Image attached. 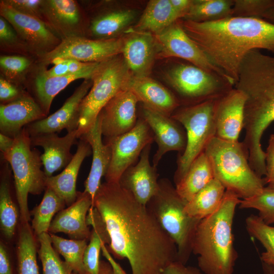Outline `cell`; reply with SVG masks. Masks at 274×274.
<instances>
[{"label":"cell","mask_w":274,"mask_h":274,"mask_svg":"<svg viewBox=\"0 0 274 274\" xmlns=\"http://www.w3.org/2000/svg\"><path fill=\"white\" fill-rule=\"evenodd\" d=\"M92 206L109 235L111 252L128 260L131 274H161L178 261L174 241L146 206L119 183H101Z\"/></svg>","instance_id":"1"},{"label":"cell","mask_w":274,"mask_h":274,"mask_svg":"<svg viewBox=\"0 0 274 274\" xmlns=\"http://www.w3.org/2000/svg\"><path fill=\"white\" fill-rule=\"evenodd\" d=\"M183 29L234 85L241 63L254 49L274 53V24L263 19L231 16L207 22L181 19Z\"/></svg>","instance_id":"2"},{"label":"cell","mask_w":274,"mask_h":274,"mask_svg":"<svg viewBox=\"0 0 274 274\" xmlns=\"http://www.w3.org/2000/svg\"><path fill=\"white\" fill-rule=\"evenodd\" d=\"M234 87L246 96L243 143L249 151L250 165L256 173H263L265 153L261 138L274 121V56L258 49L249 52L241 63Z\"/></svg>","instance_id":"3"},{"label":"cell","mask_w":274,"mask_h":274,"mask_svg":"<svg viewBox=\"0 0 274 274\" xmlns=\"http://www.w3.org/2000/svg\"><path fill=\"white\" fill-rule=\"evenodd\" d=\"M241 199L226 190L218 208L201 219L197 227L192 253L204 274H233L238 254L234 246L232 224Z\"/></svg>","instance_id":"4"},{"label":"cell","mask_w":274,"mask_h":274,"mask_svg":"<svg viewBox=\"0 0 274 274\" xmlns=\"http://www.w3.org/2000/svg\"><path fill=\"white\" fill-rule=\"evenodd\" d=\"M204 152L210 160L215 178L226 190L232 191L243 199L262 191L264 180L250 166L249 151L243 142H229L215 136Z\"/></svg>","instance_id":"5"},{"label":"cell","mask_w":274,"mask_h":274,"mask_svg":"<svg viewBox=\"0 0 274 274\" xmlns=\"http://www.w3.org/2000/svg\"><path fill=\"white\" fill-rule=\"evenodd\" d=\"M157 193L146 206L162 228L174 241L178 262L186 264L192 253L195 232L201 220L189 216L185 211L187 202L178 193L170 181H158Z\"/></svg>","instance_id":"6"},{"label":"cell","mask_w":274,"mask_h":274,"mask_svg":"<svg viewBox=\"0 0 274 274\" xmlns=\"http://www.w3.org/2000/svg\"><path fill=\"white\" fill-rule=\"evenodd\" d=\"M31 147L30 135L24 127L14 138L11 149L2 154L3 159L10 165L13 173L21 223H29L30 219L28 194H40L46 188L47 177L41 169V154Z\"/></svg>","instance_id":"7"},{"label":"cell","mask_w":274,"mask_h":274,"mask_svg":"<svg viewBox=\"0 0 274 274\" xmlns=\"http://www.w3.org/2000/svg\"><path fill=\"white\" fill-rule=\"evenodd\" d=\"M131 76L123 58L116 56L102 62L92 79L90 90L80 105L78 139L90 129L108 102L126 89Z\"/></svg>","instance_id":"8"},{"label":"cell","mask_w":274,"mask_h":274,"mask_svg":"<svg viewBox=\"0 0 274 274\" xmlns=\"http://www.w3.org/2000/svg\"><path fill=\"white\" fill-rule=\"evenodd\" d=\"M215 99L179 107L171 116L184 127L187 138L186 148L177 160L174 176L176 185L184 178L193 161L204 152L208 143L216 135Z\"/></svg>","instance_id":"9"},{"label":"cell","mask_w":274,"mask_h":274,"mask_svg":"<svg viewBox=\"0 0 274 274\" xmlns=\"http://www.w3.org/2000/svg\"><path fill=\"white\" fill-rule=\"evenodd\" d=\"M166 78L181 98V105L184 106L217 99L234 87L223 77L188 62L175 64L167 72Z\"/></svg>","instance_id":"10"},{"label":"cell","mask_w":274,"mask_h":274,"mask_svg":"<svg viewBox=\"0 0 274 274\" xmlns=\"http://www.w3.org/2000/svg\"><path fill=\"white\" fill-rule=\"evenodd\" d=\"M159 58L176 57L186 60L210 73L234 82L218 67L188 36L183 28L181 19L173 23L161 32L153 35Z\"/></svg>","instance_id":"11"},{"label":"cell","mask_w":274,"mask_h":274,"mask_svg":"<svg viewBox=\"0 0 274 274\" xmlns=\"http://www.w3.org/2000/svg\"><path fill=\"white\" fill-rule=\"evenodd\" d=\"M106 139V144L111 150L110 165L105 176L108 183H119L124 172L132 165L144 149L154 141L152 130L142 117L128 132Z\"/></svg>","instance_id":"12"},{"label":"cell","mask_w":274,"mask_h":274,"mask_svg":"<svg viewBox=\"0 0 274 274\" xmlns=\"http://www.w3.org/2000/svg\"><path fill=\"white\" fill-rule=\"evenodd\" d=\"M124 37L94 39L72 37L61 40L52 51L38 59L42 66L57 58L71 59L84 62L105 61L122 53Z\"/></svg>","instance_id":"13"},{"label":"cell","mask_w":274,"mask_h":274,"mask_svg":"<svg viewBox=\"0 0 274 274\" xmlns=\"http://www.w3.org/2000/svg\"><path fill=\"white\" fill-rule=\"evenodd\" d=\"M0 15L12 25L31 55L38 59L52 51L61 41L42 20L22 14L2 1Z\"/></svg>","instance_id":"14"},{"label":"cell","mask_w":274,"mask_h":274,"mask_svg":"<svg viewBox=\"0 0 274 274\" xmlns=\"http://www.w3.org/2000/svg\"><path fill=\"white\" fill-rule=\"evenodd\" d=\"M42 20L61 40L86 37L88 22L76 1L44 0Z\"/></svg>","instance_id":"15"},{"label":"cell","mask_w":274,"mask_h":274,"mask_svg":"<svg viewBox=\"0 0 274 274\" xmlns=\"http://www.w3.org/2000/svg\"><path fill=\"white\" fill-rule=\"evenodd\" d=\"M92 85V80H84L57 111L50 116L25 127L30 136L39 134L67 132L77 130L79 121V107Z\"/></svg>","instance_id":"16"},{"label":"cell","mask_w":274,"mask_h":274,"mask_svg":"<svg viewBox=\"0 0 274 274\" xmlns=\"http://www.w3.org/2000/svg\"><path fill=\"white\" fill-rule=\"evenodd\" d=\"M245 94L233 87L215 99L214 119L215 137L229 142H237L244 128Z\"/></svg>","instance_id":"17"},{"label":"cell","mask_w":274,"mask_h":274,"mask_svg":"<svg viewBox=\"0 0 274 274\" xmlns=\"http://www.w3.org/2000/svg\"><path fill=\"white\" fill-rule=\"evenodd\" d=\"M142 118L146 121L154 135L158 149L153 158L157 167L162 156L167 152L177 151L182 154L186 146L187 138L184 127L171 116H167L143 105Z\"/></svg>","instance_id":"18"},{"label":"cell","mask_w":274,"mask_h":274,"mask_svg":"<svg viewBox=\"0 0 274 274\" xmlns=\"http://www.w3.org/2000/svg\"><path fill=\"white\" fill-rule=\"evenodd\" d=\"M138 102L135 95L126 89L115 95L99 113L102 135L111 138L131 130L138 120L136 114Z\"/></svg>","instance_id":"19"},{"label":"cell","mask_w":274,"mask_h":274,"mask_svg":"<svg viewBox=\"0 0 274 274\" xmlns=\"http://www.w3.org/2000/svg\"><path fill=\"white\" fill-rule=\"evenodd\" d=\"M151 145L144 149L138 163L128 168L119 181L122 187L144 206L147 205L159 189L157 168L151 165L149 160Z\"/></svg>","instance_id":"20"},{"label":"cell","mask_w":274,"mask_h":274,"mask_svg":"<svg viewBox=\"0 0 274 274\" xmlns=\"http://www.w3.org/2000/svg\"><path fill=\"white\" fill-rule=\"evenodd\" d=\"M126 32L122 54L127 67L132 76H149L157 58L154 36L149 32L134 31L131 28Z\"/></svg>","instance_id":"21"},{"label":"cell","mask_w":274,"mask_h":274,"mask_svg":"<svg viewBox=\"0 0 274 274\" xmlns=\"http://www.w3.org/2000/svg\"><path fill=\"white\" fill-rule=\"evenodd\" d=\"M92 204L93 199L89 194L78 191L76 200L54 217L48 233L62 232L72 239L89 240L91 231L87 222V216Z\"/></svg>","instance_id":"22"},{"label":"cell","mask_w":274,"mask_h":274,"mask_svg":"<svg viewBox=\"0 0 274 274\" xmlns=\"http://www.w3.org/2000/svg\"><path fill=\"white\" fill-rule=\"evenodd\" d=\"M32 147L39 146L44 150L41 157L47 177L65 168L73 157L71 149L78 139L77 130L67 132L63 136L49 133L30 136Z\"/></svg>","instance_id":"23"},{"label":"cell","mask_w":274,"mask_h":274,"mask_svg":"<svg viewBox=\"0 0 274 274\" xmlns=\"http://www.w3.org/2000/svg\"><path fill=\"white\" fill-rule=\"evenodd\" d=\"M47 117L27 92L18 98L0 105L1 133L14 138L27 125Z\"/></svg>","instance_id":"24"},{"label":"cell","mask_w":274,"mask_h":274,"mask_svg":"<svg viewBox=\"0 0 274 274\" xmlns=\"http://www.w3.org/2000/svg\"><path fill=\"white\" fill-rule=\"evenodd\" d=\"M126 89L132 92L144 106L167 116H171L181 106L177 96L149 76H131Z\"/></svg>","instance_id":"25"},{"label":"cell","mask_w":274,"mask_h":274,"mask_svg":"<svg viewBox=\"0 0 274 274\" xmlns=\"http://www.w3.org/2000/svg\"><path fill=\"white\" fill-rule=\"evenodd\" d=\"M101 117L99 114L90 129L80 139L86 141L92 150V160L89 174L84 183V192L89 194L93 200L101 185V179L105 177L111 159V150L109 146L102 140Z\"/></svg>","instance_id":"26"},{"label":"cell","mask_w":274,"mask_h":274,"mask_svg":"<svg viewBox=\"0 0 274 274\" xmlns=\"http://www.w3.org/2000/svg\"><path fill=\"white\" fill-rule=\"evenodd\" d=\"M91 153L90 145L84 140L80 139L76 153L62 172L56 176L46 178V187L55 192L67 207L77 199L76 182L79 172L85 158Z\"/></svg>","instance_id":"27"},{"label":"cell","mask_w":274,"mask_h":274,"mask_svg":"<svg viewBox=\"0 0 274 274\" xmlns=\"http://www.w3.org/2000/svg\"><path fill=\"white\" fill-rule=\"evenodd\" d=\"M103 62V61H102ZM102 62H91L86 68L65 76L46 77L39 72L34 81L33 91L42 110L47 116L54 98L73 81L79 79H92Z\"/></svg>","instance_id":"28"},{"label":"cell","mask_w":274,"mask_h":274,"mask_svg":"<svg viewBox=\"0 0 274 274\" xmlns=\"http://www.w3.org/2000/svg\"><path fill=\"white\" fill-rule=\"evenodd\" d=\"M181 19L169 0L150 1L136 24L134 31L157 34L177 20Z\"/></svg>","instance_id":"29"},{"label":"cell","mask_w":274,"mask_h":274,"mask_svg":"<svg viewBox=\"0 0 274 274\" xmlns=\"http://www.w3.org/2000/svg\"><path fill=\"white\" fill-rule=\"evenodd\" d=\"M133 10H114L102 12L88 23L86 35L94 39H109L115 37L135 18Z\"/></svg>","instance_id":"30"},{"label":"cell","mask_w":274,"mask_h":274,"mask_svg":"<svg viewBox=\"0 0 274 274\" xmlns=\"http://www.w3.org/2000/svg\"><path fill=\"white\" fill-rule=\"evenodd\" d=\"M214 179L211 162L203 152L193 161L185 176L175 187L179 195L188 202Z\"/></svg>","instance_id":"31"},{"label":"cell","mask_w":274,"mask_h":274,"mask_svg":"<svg viewBox=\"0 0 274 274\" xmlns=\"http://www.w3.org/2000/svg\"><path fill=\"white\" fill-rule=\"evenodd\" d=\"M87 222L92 227V230L84 253V268L90 274H99V255L102 245H109L110 238L98 212L93 206L88 213Z\"/></svg>","instance_id":"32"},{"label":"cell","mask_w":274,"mask_h":274,"mask_svg":"<svg viewBox=\"0 0 274 274\" xmlns=\"http://www.w3.org/2000/svg\"><path fill=\"white\" fill-rule=\"evenodd\" d=\"M225 191L222 184L215 178L187 202L185 211L191 217L201 220L218 208Z\"/></svg>","instance_id":"33"},{"label":"cell","mask_w":274,"mask_h":274,"mask_svg":"<svg viewBox=\"0 0 274 274\" xmlns=\"http://www.w3.org/2000/svg\"><path fill=\"white\" fill-rule=\"evenodd\" d=\"M8 164L5 161L1 168L0 228L5 237L11 239L15 234L19 215L11 193L9 180L10 170Z\"/></svg>","instance_id":"34"},{"label":"cell","mask_w":274,"mask_h":274,"mask_svg":"<svg viewBox=\"0 0 274 274\" xmlns=\"http://www.w3.org/2000/svg\"><path fill=\"white\" fill-rule=\"evenodd\" d=\"M65 205L64 201L55 192L46 187L41 202L31 212V228L37 237L48 233L54 216L64 209Z\"/></svg>","instance_id":"35"},{"label":"cell","mask_w":274,"mask_h":274,"mask_svg":"<svg viewBox=\"0 0 274 274\" xmlns=\"http://www.w3.org/2000/svg\"><path fill=\"white\" fill-rule=\"evenodd\" d=\"M233 0H193L182 19L196 22L217 21L232 16Z\"/></svg>","instance_id":"36"},{"label":"cell","mask_w":274,"mask_h":274,"mask_svg":"<svg viewBox=\"0 0 274 274\" xmlns=\"http://www.w3.org/2000/svg\"><path fill=\"white\" fill-rule=\"evenodd\" d=\"M35 234L29 223H21L17 248L18 274H40Z\"/></svg>","instance_id":"37"},{"label":"cell","mask_w":274,"mask_h":274,"mask_svg":"<svg viewBox=\"0 0 274 274\" xmlns=\"http://www.w3.org/2000/svg\"><path fill=\"white\" fill-rule=\"evenodd\" d=\"M52 244L55 250L61 255L64 261L76 274L85 270L84 256L88 245L86 239H67L54 234L49 233Z\"/></svg>","instance_id":"38"},{"label":"cell","mask_w":274,"mask_h":274,"mask_svg":"<svg viewBox=\"0 0 274 274\" xmlns=\"http://www.w3.org/2000/svg\"><path fill=\"white\" fill-rule=\"evenodd\" d=\"M246 227L249 235L260 242L265 250L261 255V262L274 266V227L253 214L246 218Z\"/></svg>","instance_id":"39"},{"label":"cell","mask_w":274,"mask_h":274,"mask_svg":"<svg viewBox=\"0 0 274 274\" xmlns=\"http://www.w3.org/2000/svg\"><path fill=\"white\" fill-rule=\"evenodd\" d=\"M37 237L40 244L38 253L43 274H73L72 269L60 258L54 248L50 234L44 233Z\"/></svg>","instance_id":"40"},{"label":"cell","mask_w":274,"mask_h":274,"mask_svg":"<svg viewBox=\"0 0 274 274\" xmlns=\"http://www.w3.org/2000/svg\"><path fill=\"white\" fill-rule=\"evenodd\" d=\"M240 209H254L259 212L258 216L269 225L274 223V188L264 187L259 194L241 200Z\"/></svg>","instance_id":"41"},{"label":"cell","mask_w":274,"mask_h":274,"mask_svg":"<svg viewBox=\"0 0 274 274\" xmlns=\"http://www.w3.org/2000/svg\"><path fill=\"white\" fill-rule=\"evenodd\" d=\"M274 7V0H233L232 16L262 19Z\"/></svg>","instance_id":"42"},{"label":"cell","mask_w":274,"mask_h":274,"mask_svg":"<svg viewBox=\"0 0 274 274\" xmlns=\"http://www.w3.org/2000/svg\"><path fill=\"white\" fill-rule=\"evenodd\" d=\"M1 48L6 51L22 55H31L29 49L18 36L12 25L3 17H0Z\"/></svg>","instance_id":"43"},{"label":"cell","mask_w":274,"mask_h":274,"mask_svg":"<svg viewBox=\"0 0 274 274\" xmlns=\"http://www.w3.org/2000/svg\"><path fill=\"white\" fill-rule=\"evenodd\" d=\"M31 64L30 59L24 55H1L0 57L1 72L11 83L26 73Z\"/></svg>","instance_id":"44"},{"label":"cell","mask_w":274,"mask_h":274,"mask_svg":"<svg viewBox=\"0 0 274 274\" xmlns=\"http://www.w3.org/2000/svg\"><path fill=\"white\" fill-rule=\"evenodd\" d=\"M91 62H84L71 59L57 58L50 63L54 66L49 70L42 68L39 72L46 77L65 76L76 73L88 67Z\"/></svg>","instance_id":"45"},{"label":"cell","mask_w":274,"mask_h":274,"mask_svg":"<svg viewBox=\"0 0 274 274\" xmlns=\"http://www.w3.org/2000/svg\"><path fill=\"white\" fill-rule=\"evenodd\" d=\"M2 1L22 14L42 20V7L44 0H2Z\"/></svg>","instance_id":"46"},{"label":"cell","mask_w":274,"mask_h":274,"mask_svg":"<svg viewBox=\"0 0 274 274\" xmlns=\"http://www.w3.org/2000/svg\"><path fill=\"white\" fill-rule=\"evenodd\" d=\"M26 92L23 91L14 83L4 78L2 76L0 78V100L1 104L11 102Z\"/></svg>","instance_id":"47"},{"label":"cell","mask_w":274,"mask_h":274,"mask_svg":"<svg viewBox=\"0 0 274 274\" xmlns=\"http://www.w3.org/2000/svg\"><path fill=\"white\" fill-rule=\"evenodd\" d=\"M265 153L266 174L264 182L268 187L274 188V133L270 135Z\"/></svg>","instance_id":"48"},{"label":"cell","mask_w":274,"mask_h":274,"mask_svg":"<svg viewBox=\"0 0 274 274\" xmlns=\"http://www.w3.org/2000/svg\"><path fill=\"white\" fill-rule=\"evenodd\" d=\"M161 274H204L199 268L187 266L178 261L167 266Z\"/></svg>","instance_id":"49"},{"label":"cell","mask_w":274,"mask_h":274,"mask_svg":"<svg viewBox=\"0 0 274 274\" xmlns=\"http://www.w3.org/2000/svg\"><path fill=\"white\" fill-rule=\"evenodd\" d=\"M0 274H13L7 250L2 242L0 244Z\"/></svg>","instance_id":"50"},{"label":"cell","mask_w":274,"mask_h":274,"mask_svg":"<svg viewBox=\"0 0 274 274\" xmlns=\"http://www.w3.org/2000/svg\"><path fill=\"white\" fill-rule=\"evenodd\" d=\"M170 2L176 11L182 19L189 11L191 8L193 0H169Z\"/></svg>","instance_id":"51"},{"label":"cell","mask_w":274,"mask_h":274,"mask_svg":"<svg viewBox=\"0 0 274 274\" xmlns=\"http://www.w3.org/2000/svg\"><path fill=\"white\" fill-rule=\"evenodd\" d=\"M101 251L103 255L111 266L114 274H127L121 266L113 258L108 248L106 247V244L102 245Z\"/></svg>","instance_id":"52"},{"label":"cell","mask_w":274,"mask_h":274,"mask_svg":"<svg viewBox=\"0 0 274 274\" xmlns=\"http://www.w3.org/2000/svg\"><path fill=\"white\" fill-rule=\"evenodd\" d=\"M14 143V138H11L0 133V150L2 154L9 151Z\"/></svg>","instance_id":"53"},{"label":"cell","mask_w":274,"mask_h":274,"mask_svg":"<svg viewBox=\"0 0 274 274\" xmlns=\"http://www.w3.org/2000/svg\"><path fill=\"white\" fill-rule=\"evenodd\" d=\"M81 274H90L85 271ZM99 274H114L111 266L108 262L100 260L99 263Z\"/></svg>","instance_id":"54"},{"label":"cell","mask_w":274,"mask_h":274,"mask_svg":"<svg viewBox=\"0 0 274 274\" xmlns=\"http://www.w3.org/2000/svg\"><path fill=\"white\" fill-rule=\"evenodd\" d=\"M262 19L274 24V7L268 11L263 15Z\"/></svg>","instance_id":"55"},{"label":"cell","mask_w":274,"mask_h":274,"mask_svg":"<svg viewBox=\"0 0 274 274\" xmlns=\"http://www.w3.org/2000/svg\"><path fill=\"white\" fill-rule=\"evenodd\" d=\"M263 274H274V266L262 262Z\"/></svg>","instance_id":"56"},{"label":"cell","mask_w":274,"mask_h":274,"mask_svg":"<svg viewBox=\"0 0 274 274\" xmlns=\"http://www.w3.org/2000/svg\"><path fill=\"white\" fill-rule=\"evenodd\" d=\"M73 274H76V273H75V272H73Z\"/></svg>","instance_id":"57"}]
</instances>
